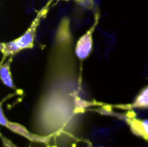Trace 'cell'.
I'll return each mask as SVG.
<instances>
[{
	"label": "cell",
	"instance_id": "277c9868",
	"mask_svg": "<svg viewBox=\"0 0 148 147\" xmlns=\"http://www.w3.org/2000/svg\"><path fill=\"white\" fill-rule=\"evenodd\" d=\"M134 108H148V86L146 87L138 94L134 103L132 104Z\"/></svg>",
	"mask_w": 148,
	"mask_h": 147
},
{
	"label": "cell",
	"instance_id": "7a4b0ae2",
	"mask_svg": "<svg viewBox=\"0 0 148 147\" xmlns=\"http://www.w3.org/2000/svg\"><path fill=\"white\" fill-rule=\"evenodd\" d=\"M95 26H93L89 30H88L77 42L75 46V55L76 56L83 61L88 57L93 48V32Z\"/></svg>",
	"mask_w": 148,
	"mask_h": 147
},
{
	"label": "cell",
	"instance_id": "52a82bcc",
	"mask_svg": "<svg viewBox=\"0 0 148 147\" xmlns=\"http://www.w3.org/2000/svg\"><path fill=\"white\" fill-rule=\"evenodd\" d=\"M0 123L3 126H7V124H8V120L5 119L4 114H3V111L2 108L0 109Z\"/></svg>",
	"mask_w": 148,
	"mask_h": 147
},
{
	"label": "cell",
	"instance_id": "6da1fadb",
	"mask_svg": "<svg viewBox=\"0 0 148 147\" xmlns=\"http://www.w3.org/2000/svg\"><path fill=\"white\" fill-rule=\"evenodd\" d=\"M37 19L33 22L32 25L29 27V29L20 37L10 41L7 43H2L1 44V50L4 56L12 55L16 53H17L20 50L29 49L33 47L34 40L36 36V29L37 26Z\"/></svg>",
	"mask_w": 148,
	"mask_h": 147
},
{
	"label": "cell",
	"instance_id": "8992f818",
	"mask_svg": "<svg viewBox=\"0 0 148 147\" xmlns=\"http://www.w3.org/2000/svg\"><path fill=\"white\" fill-rule=\"evenodd\" d=\"M7 127L9 129H10L11 131L18 133V134H21L22 136L25 137V138H28L29 139H36V137L32 134H30L23 126H20V125H17V124H15V123H10L8 122L7 124Z\"/></svg>",
	"mask_w": 148,
	"mask_h": 147
},
{
	"label": "cell",
	"instance_id": "5b68a950",
	"mask_svg": "<svg viewBox=\"0 0 148 147\" xmlns=\"http://www.w3.org/2000/svg\"><path fill=\"white\" fill-rule=\"evenodd\" d=\"M131 126L134 131H137L138 133L141 136L148 139V120H132Z\"/></svg>",
	"mask_w": 148,
	"mask_h": 147
},
{
	"label": "cell",
	"instance_id": "3957f363",
	"mask_svg": "<svg viewBox=\"0 0 148 147\" xmlns=\"http://www.w3.org/2000/svg\"><path fill=\"white\" fill-rule=\"evenodd\" d=\"M0 76H1V81H3V85L10 88H14V83L11 78V74H10V62H6L5 64H3L0 68Z\"/></svg>",
	"mask_w": 148,
	"mask_h": 147
}]
</instances>
